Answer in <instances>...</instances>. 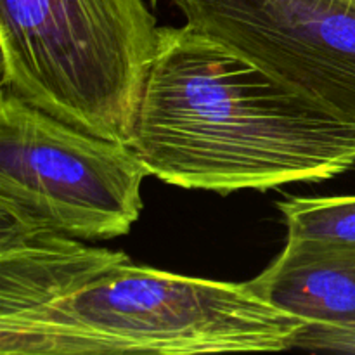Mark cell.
Masks as SVG:
<instances>
[{
	"mask_svg": "<svg viewBox=\"0 0 355 355\" xmlns=\"http://www.w3.org/2000/svg\"><path fill=\"white\" fill-rule=\"evenodd\" d=\"M148 175L130 144L80 130L0 87V231L120 238L141 217Z\"/></svg>",
	"mask_w": 355,
	"mask_h": 355,
	"instance_id": "cell-4",
	"label": "cell"
},
{
	"mask_svg": "<svg viewBox=\"0 0 355 355\" xmlns=\"http://www.w3.org/2000/svg\"><path fill=\"white\" fill-rule=\"evenodd\" d=\"M302 326L250 283L135 266L55 232L0 231L2 355L277 352Z\"/></svg>",
	"mask_w": 355,
	"mask_h": 355,
	"instance_id": "cell-1",
	"label": "cell"
},
{
	"mask_svg": "<svg viewBox=\"0 0 355 355\" xmlns=\"http://www.w3.org/2000/svg\"><path fill=\"white\" fill-rule=\"evenodd\" d=\"M156 44L144 0H0L2 87L101 137L130 142Z\"/></svg>",
	"mask_w": 355,
	"mask_h": 355,
	"instance_id": "cell-3",
	"label": "cell"
},
{
	"mask_svg": "<svg viewBox=\"0 0 355 355\" xmlns=\"http://www.w3.org/2000/svg\"><path fill=\"white\" fill-rule=\"evenodd\" d=\"M352 2H355V0H352Z\"/></svg>",
	"mask_w": 355,
	"mask_h": 355,
	"instance_id": "cell-9",
	"label": "cell"
},
{
	"mask_svg": "<svg viewBox=\"0 0 355 355\" xmlns=\"http://www.w3.org/2000/svg\"><path fill=\"white\" fill-rule=\"evenodd\" d=\"M128 144L165 184L269 191L352 168L355 118L186 23L158 28Z\"/></svg>",
	"mask_w": 355,
	"mask_h": 355,
	"instance_id": "cell-2",
	"label": "cell"
},
{
	"mask_svg": "<svg viewBox=\"0 0 355 355\" xmlns=\"http://www.w3.org/2000/svg\"><path fill=\"white\" fill-rule=\"evenodd\" d=\"M156 2H158V0H151V3H153V6H155V3H156Z\"/></svg>",
	"mask_w": 355,
	"mask_h": 355,
	"instance_id": "cell-8",
	"label": "cell"
},
{
	"mask_svg": "<svg viewBox=\"0 0 355 355\" xmlns=\"http://www.w3.org/2000/svg\"><path fill=\"white\" fill-rule=\"evenodd\" d=\"M250 286L304 321L293 349L355 352V252L286 241Z\"/></svg>",
	"mask_w": 355,
	"mask_h": 355,
	"instance_id": "cell-6",
	"label": "cell"
},
{
	"mask_svg": "<svg viewBox=\"0 0 355 355\" xmlns=\"http://www.w3.org/2000/svg\"><path fill=\"white\" fill-rule=\"evenodd\" d=\"M187 24L355 118L352 0H173Z\"/></svg>",
	"mask_w": 355,
	"mask_h": 355,
	"instance_id": "cell-5",
	"label": "cell"
},
{
	"mask_svg": "<svg viewBox=\"0 0 355 355\" xmlns=\"http://www.w3.org/2000/svg\"><path fill=\"white\" fill-rule=\"evenodd\" d=\"M288 243L315 250L355 252V196L290 198L279 203Z\"/></svg>",
	"mask_w": 355,
	"mask_h": 355,
	"instance_id": "cell-7",
	"label": "cell"
}]
</instances>
